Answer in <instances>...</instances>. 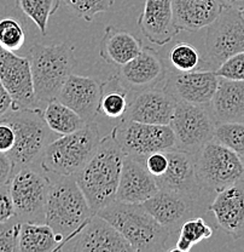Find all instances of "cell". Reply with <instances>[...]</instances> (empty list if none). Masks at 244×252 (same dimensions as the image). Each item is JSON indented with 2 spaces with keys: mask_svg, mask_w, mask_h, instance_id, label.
<instances>
[{
  "mask_svg": "<svg viewBox=\"0 0 244 252\" xmlns=\"http://www.w3.org/2000/svg\"><path fill=\"white\" fill-rule=\"evenodd\" d=\"M123 160L125 153L110 132L102 137L97 151L74 177L94 214L116 199Z\"/></svg>",
  "mask_w": 244,
  "mask_h": 252,
  "instance_id": "1",
  "label": "cell"
},
{
  "mask_svg": "<svg viewBox=\"0 0 244 252\" xmlns=\"http://www.w3.org/2000/svg\"><path fill=\"white\" fill-rule=\"evenodd\" d=\"M94 215L74 177L61 176L50 189L45 223L54 229L59 251Z\"/></svg>",
  "mask_w": 244,
  "mask_h": 252,
  "instance_id": "2",
  "label": "cell"
},
{
  "mask_svg": "<svg viewBox=\"0 0 244 252\" xmlns=\"http://www.w3.org/2000/svg\"><path fill=\"white\" fill-rule=\"evenodd\" d=\"M96 214L114 225L135 251H168L166 243L170 233L149 214L143 204L114 200Z\"/></svg>",
  "mask_w": 244,
  "mask_h": 252,
  "instance_id": "3",
  "label": "cell"
},
{
  "mask_svg": "<svg viewBox=\"0 0 244 252\" xmlns=\"http://www.w3.org/2000/svg\"><path fill=\"white\" fill-rule=\"evenodd\" d=\"M34 93L39 107L57 98L75 65L74 46L70 43L56 45L35 44L29 50Z\"/></svg>",
  "mask_w": 244,
  "mask_h": 252,
  "instance_id": "4",
  "label": "cell"
},
{
  "mask_svg": "<svg viewBox=\"0 0 244 252\" xmlns=\"http://www.w3.org/2000/svg\"><path fill=\"white\" fill-rule=\"evenodd\" d=\"M101 140L98 125L94 122L87 123L80 130L50 142L40 158L41 169L75 177L97 151Z\"/></svg>",
  "mask_w": 244,
  "mask_h": 252,
  "instance_id": "5",
  "label": "cell"
},
{
  "mask_svg": "<svg viewBox=\"0 0 244 252\" xmlns=\"http://www.w3.org/2000/svg\"><path fill=\"white\" fill-rule=\"evenodd\" d=\"M11 124L15 130L16 141L9 157L16 169L30 166L43 156L47 144L51 141L54 131L46 124L41 108L15 107L1 118Z\"/></svg>",
  "mask_w": 244,
  "mask_h": 252,
  "instance_id": "6",
  "label": "cell"
},
{
  "mask_svg": "<svg viewBox=\"0 0 244 252\" xmlns=\"http://www.w3.org/2000/svg\"><path fill=\"white\" fill-rule=\"evenodd\" d=\"M196 175L204 190L217 193L243 178L244 161L232 149L213 138L196 153Z\"/></svg>",
  "mask_w": 244,
  "mask_h": 252,
  "instance_id": "7",
  "label": "cell"
},
{
  "mask_svg": "<svg viewBox=\"0 0 244 252\" xmlns=\"http://www.w3.org/2000/svg\"><path fill=\"white\" fill-rule=\"evenodd\" d=\"M125 156L144 162L150 154L177 148V140L169 125H154L121 119L111 131Z\"/></svg>",
  "mask_w": 244,
  "mask_h": 252,
  "instance_id": "8",
  "label": "cell"
},
{
  "mask_svg": "<svg viewBox=\"0 0 244 252\" xmlns=\"http://www.w3.org/2000/svg\"><path fill=\"white\" fill-rule=\"evenodd\" d=\"M206 62L217 70L222 62L244 51V17L241 11L225 6L208 26L204 41Z\"/></svg>",
  "mask_w": 244,
  "mask_h": 252,
  "instance_id": "9",
  "label": "cell"
},
{
  "mask_svg": "<svg viewBox=\"0 0 244 252\" xmlns=\"http://www.w3.org/2000/svg\"><path fill=\"white\" fill-rule=\"evenodd\" d=\"M16 217L22 222H39L45 219L47 196L52 185L45 175L31 166H23L9 183Z\"/></svg>",
  "mask_w": 244,
  "mask_h": 252,
  "instance_id": "10",
  "label": "cell"
},
{
  "mask_svg": "<svg viewBox=\"0 0 244 252\" xmlns=\"http://www.w3.org/2000/svg\"><path fill=\"white\" fill-rule=\"evenodd\" d=\"M169 126L174 132L177 148L196 154L214 138L217 123L201 104L177 101Z\"/></svg>",
  "mask_w": 244,
  "mask_h": 252,
  "instance_id": "11",
  "label": "cell"
},
{
  "mask_svg": "<svg viewBox=\"0 0 244 252\" xmlns=\"http://www.w3.org/2000/svg\"><path fill=\"white\" fill-rule=\"evenodd\" d=\"M0 81L11 97L15 107L40 108L34 93L33 74L28 57L0 47Z\"/></svg>",
  "mask_w": 244,
  "mask_h": 252,
  "instance_id": "12",
  "label": "cell"
},
{
  "mask_svg": "<svg viewBox=\"0 0 244 252\" xmlns=\"http://www.w3.org/2000/svg\"><path fill=\"white\" fill-rule=\"evenodd\" d=\"M62 250L75 252H130L135 251L119 230L107 220L94 214Z\"/></svg>",
  "mask_w": 244,
  "mask_h": 252,
  "instance_id": "13",
  "label": "cell"
},
{
  "mask_svg": "<svg viewBox=\"0 0 244 252\" xmlns=\"http://www.w3.org/2000/svg\"><path fill=\"white\" fill-rule=\"evenodd\" d=\"M197 201L198 196L191 194L160 189L143 206L173 235L179 232L185 220L195 216Z\"/></svg>",
  "mask_w": 244,
  "mask_h": 252,
  "instance_id": "14",
  "label": "cell"
},
{
  "mask_svg": "<svg viewBox=\"0 0 244 252\" xmlns=\"http://www.w3.org/2000/svg\"><path fill=\"white\" fill-rule=\"evenodd\" d=\"M219 85V77L215 70L172 73L167 79L164 90L172 94L177 101L193 104L211 103Z\"/></svg>",
  "mask_w": 244,
  "mask_h": 252,
  "instance_id": "15",
  "label": "cell"
},
{
  "mask_svg": "<svg viewBox=\"0 0 244 252\" xmlns=\"http://www.w3.org/2000/svg\"><path fill=\"white\" fill-rule=\"evenodd\" d=\"M117 77L126 89L140 93L156 88L166 77V67L155 50L143 47L135 59L121 65Z\"/></svg>",
  "mask_w": 244,
  "mask_h": 252,
  "instance_id": "16",
  "label": "cell"
},
{
  "mask_svg": "<svg viewBox=\"0 0 244 252\" xmlns=\"http://www.w3.org/2000/svg\"><path fill=\"white\" fill-rule=\"evenodd\" d=\"M177 99L167 90L148 89L140 91L128 104L122 119L154 125H169Z\"/></svg>",
  "mask_w": 244,
  "mask_h": 252,
  "instance_id": "17",
  "label": "cell"
},
{
  "mask_svg": "<svg viewBox=\"0 0 244 252\" xmlns=\"http://www.w3.org/2000/svg\"><path fill=\"white\" fill-rule=\"evenodd\" d=\"M103 86L96 79L72 74L57 94V99L77 112L86 123L93 122L99 112Z\"/></svg>",
  "mask_w": 244,
  "mask_h": 252,
  "instance_id": "18",
  "label": "cell"
},
{
  "mask_svg": "<svg viewBox=\"0 0 244 252\" xmlns=\"http://www.w3.org/2000/svg\"><path fill=\"white\" fill-rule=\"evenodd\" d=\"M217 224L233 239H244V180L217 191L209 205Z\"/></svg>",
  "mask_w": 244,
  "mask_h": 252,
  "instance_id": "19",
  "label": "cell"
},
{
  "mask_svg": "<svg viewBox=\"0 0 244 252\" xmlns=\"http://www.w3.org/2000/svg\"><path fill=\"white\" fill-rule=\"evenodd\" d=\"M168 167L161 177L155 178L160 189L201 195L203 188L198 183L196 175V154L182 149L168 151Z\"/></svg>",
  "mask_w": 244,
  "mask_h": 252,
  "instance_id": "20",
  "label": "cell"
},
{
  "mask_svg": "<svg viewBox=\"0 0 244 252\" xmlns=\"http://www.w3.org/2000/svg\"><path fill=\"white\" fill-rule=\"evenodd\" d=\"M160 190L156 180L145 164L125 156L119 188L115 200L130 204H143Z\"/></svg>",
  "mask_w": 244,
  "mask_h": 252,
  "instance_id": "21",
  "label": "cell"
},
{
  "mask_svg": "<svg viewBox=\"0 0 244 252\" xmlns=\"http://www.w3.org/2000/svg\"><path fill=\"white\" fill-rule=\"evenodd\" d=\"M138 26L143 35L159 46L166 45L180 32L174 22L172 0H145Z\"/></svg>",
  "mask_w": 244,
  "mask_h": 252,
  "instance_id": "22",
  "label": "cell"
},
{
  "mask_svg": "<svg viewBox=\"0 0 244 252\" xmlns=\"http://www.w3.org/2000/svg\"><path fill=\"white\" fill-rule=\"evenodd\" d=\"M224 7L222 0H172L175 26L179 31L186 32L208 27Z\"/></svg>",
  "mask_w": 244,
  "mask_h": 252,
  "instance_id": "23",
  "label": "cell"
},
{
  "mask_svg": "<svg viewBox=\"0 0 244 252\" xmlns=\"http://www.w3.org/2000/svg\"><path fill=\"white\" fill-rule=\"evenodd\" d=\"M211 104L217 124L244 123V81L219 78Z\"/></svg>",
  "mask_w": 244,
  "mask_h": 252,
  "instance_id": "24",
  "label": "cell"
},
{
  "mask_svg": "<svg viewBox=\"0 0 244 252\" xmlns=\"http://www.w3.org/2000/svg\"><path fill=\"white\" fill-rule=\"evenodd\" d=\"M140 40L130 32L108 26L102 38L99 55L109 64L121 65L130 62L141 51Z\"/></svg>",
  "mask_w": 244,
  "mask_h": 252,
  "instance_id": "25",
  "label": "cell"
},
{
  "mask_svg": "<svg viewBox=\"0 0 244 252\" xmlns=\"http://www.w3.org/2000/svg\"><path fill=\"white\" fill-rule=\"evenodd\" d=\"M58 248L56 234L47 223L22 222L18 236V251L50 252Z\"/></svg>",
  "mask_w": 244,
  "mask_h": 252,
  "instance_id": "26",
  "label": "cell"
},
{
  "mask_svg": "<svg viewBox=\"0 0 244 252\" xmlns=\"http://www.w3.org/2000/svg\"><path fill=\"white\" fill-rule=\"evenodd\" d=\"M43 117L54 133L61 136L75 132L87 124L77 112L57 98L47 102L45 109L43 110Z\"/></svg>",
  "mask_w": 244,
  "mask_h": 252,
  "instance_id": "27",
  "label": "cell"
},
{
  "mask_svg": "<svg viewBox=\"0 0 244 252\" xmlns=\"http://www.w3.org/2000/svg\"><path fill=\"white\" fill-rule=\"evenodd\" d=\"M103 94L99 102V112L109 119H122L128 109V89L120 81L119 77L108 79L102 84Z\"/></svg>",
  "mask_w": 244,
  "mask_h": 252,
  "instance_id": "28",
  "label": "cell"
},
{
  "mask_svg": "<svg viewBox=\"0 0 244 252\" xmlns=\"http://www.w3.org/2000/svg\"><path fill=\"white\" fill-rule=\"evenodd\" d=\"M62 0H17V6L30 18L43 35L47 34V25L52 15L56 14Z\"/></svg>",
  "mask_w": 244,
  "mask_h": 252,
  "instance_id": "29",
  "label": "cell"
},
{
  "mask_svg": "<svg viewBox=\"0 0 244 252\" xmlns=\"http://www.w3.org/2000/svg\"><path fill=\"white\" fill-rule=\"evenodd\" d=\"M26 43V32L17 18L11 16L0 17V47L16 52Z\"/></svg>",
  "mask_w": 244,
  "mask_h": 252,
  "instance_id": "30",
  "label": "cell"
},
{
  "mask_svg": "<svg viewBox=\"0 0 244 252\" xmlns=\"http://www.w3.org/2000/svg\"><path fill=\"white\" fill-rule=\"evenodd\" d=\"M214 140L225 144L238 154L244 161V123H222L217 124Z\"/></svg>",
  "mask_w": 244,
  "mask_h": 252,
  "instance_id": "31",
  "label": "cell"
},
{
  "mask_svg": "<svg viewBox=\"0 0 244 252\" xmlns=\"http://www.w3.org/2000/svg\"><path fill=\"white\" fill-rule=\"evenodd\" d=\"M169 61L178 72H191L198 67L201 55L192 44L180 41L170 50Z\"/></svg>",
  "mask_w": 244,
  "mask_h": 252,
  "instance_id": "32",
  "label": "cell"
},
{
  "mask_svg": "<svg viewBox=\"0 0 244 252\" xmlns=\"http://www.w3.org/2000/svg\"><path fill=\"white\" fill-rule=\"evenodd\" d=\"M64 4L86 22L93 21L94 16L109 11L114 0H63Z\"/></svg>",
  "mask_w": 244,
  "mask_h": 252,
  "instance_id": "33",
  "label": "cell"
},
{
  "mask_svg": "<svg viewBox=\"0 0 244 252\" xmlns=\"http://www.w3.org/2000/svg\"><path fill=\"white\" fill-rule=\"evenodd\" d=\"M212 235H213V229L201 217H192L185 220L179 230V236H182L192 245L209 239Z\"/></svg>",
  "mask_w": 244,
  "mask_h": 252,
  "instance_id": "34",
  "label": "cell"
},
{
  "mask_svg": "<svg viewBox=\"0 0 244 252\" xmlns=\"http://www.w3.org/2000/svg\"><path fill=\"white\" fill-rule=\"evenodd\" d=\"M21 227L22 220L17 217L0 223V252L18 251V236Z\"/></svg>",
  "mask_w": 244,
  "mask_h": 252,
  "instance_id": "35",
  "label": "cell"
},
{
  "mask_svg": "<svg viewBox=\"0 0 244 252\" xmlns=\"http://www.w3.org/2000/svg\"><path fill=\"white\" fill-rule=\"evenodd\" d=\"M219 78L244 81V51L229 57L215 70Z\"/></svg>",
  "mask_w": 244,
  "mask_h": 252,
  "instance_id": "36",
  "label": "cell"
},
{
  "mask_svg": "<svg viewBox=\"0 0 244 252\" xmlns=\"http://www.w3.org/2000/svg\"><path fill=\"white\" fill-rule=\"evenodd\" d=\"M168 154L167 152H156V153L150 154L145 159L144 164L148 171L154 176L155 178L161 177L164 172H166L168 167Z\"/></svg>",
  "mask_w": 244,
  "mask_h": 252,
  "instance_id": "37",
  "label": "cell"
},
{
  "mask_svg": "<svg viewBox=\"0 0 244 252\" xmlns=\"http://www.w3.org/2000/svg\"><path fill=\"white\" fill-rule=\"evenodd\" d=\"M16 217L15 206L10 194L9 185L0 187V223L6 222Z\"/></svg>",
  "mask_w": 244,
  "mask_h": 252,
  "instance_id": "38",
  "label": "cell"
},
{
  "mask_svg": "<svg viewBox=\"0 0 244 252\" xmlns=\"http://www.w3.org/2000/svg\"><path fill=\"white\" fill-rule=\"evenodd\" d=\"M16 135L15 130L10 123L0 119V152L10 153L15 146Z\"/></svg>",
  "mask_w": 244,
  "mask_h": 252,
  "instance_id": "39",
  "label": "cell"
},
{
  "mask_svg": "<svg viewBox=\"0 0 244 252\" xmlns=\"http://www.w3.org/2000/svg\"><path fill=\"white\" fill-rule=\"evenodd\" d=\"M15 175V165L9 154L0 152V187L9 185Z\"/></svg>",
  "mask_w": 244,
  "mask_h": 252,
  "instance_id": "40",
  "label": "cell"
},
{
  "mask_svg": "<svg viewBox=\"0 0 244 252\" xmlns=\"http://www.w3.org/2000/svg\"><path fill=\"white\" fill-rule=\"evenodd\" d=\"M12 106H14V102L0 81V119L12 108Z\"/></svg>",
  "mask_w": 244,
  "mask_h": 252,
  "instance_id": "41",
  "label": "cell"
},
{
  "mask_svg": "<svg viewBox=\"0 0 244 252\" xmlns=\"http://www.w3.org/2000/svg\"><path fill=\"white\" fill-rule=\"evenodd\" d=\"M222 1L225 6L231 7V9L238 10V11L244 10V0H222Z\"/></svg>",
  "mask_w": 244,
  "mask_h": 252,
  "instance_id": "42",
  "label": "cell"
},
{
  "mask_svg": "<svg viewBox=\"0 0 244 252\" xmlns=\"http://www.w3.org/2000/svg\"><path fill=\"white\" fill-rule=\"evenodd\" d=\"M241 14H242V16L244 17V10H242V11H241Z\"/></svg>",
  "mask_w": 244,
  "mask_h": 252,
  "instance_id": "43",
  "label": "cell"
}]
</instances>
